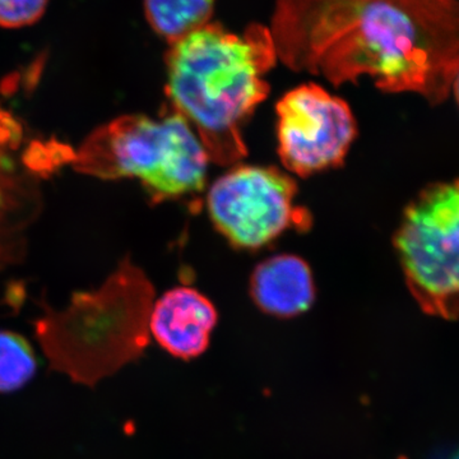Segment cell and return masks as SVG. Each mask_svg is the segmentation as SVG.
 Masks as SVG:
<instances>
[{"label":"cell","mask_w":459,"mask_h":459,"mask_svg":"<svg viewBox=\"0 0 459 459\" xmlns=\"http://www.w3.org/2000/svg\"><path fill=\"white\" fill-rule=\"evenodd\" d=\"M277 59L334 86L373 78L431 104L457 95V0H276Z\"/></svg>","instance_id":"1"},{"label":"cell","mask_w":459,"mask_h":459,"mask_svg":"<svg viewBox=\"0 0 459 459\" xmlns=\"http://www.w3.org/2000/svg\"><path fill=\"white\" fill-rule=\"evenodd\" d=\"M277 60L270 27L259 23L241 33L207 23L171 44L168 95L210 161L231 165L247 156L243 126L270 95L265 75Z\"/></svg>","instance_id":"2"},{"label":"cell","mask_w":459,"mask_h":459,"mask_svg":"<svg viewBox=\"0 0 459 459\" xmlns=\"http://www.w3.org/2000/svg\"><path fill=\"white\" fill-rule=\"evenodd\" d=\"M277 117L281 160L299 177L342 164L358 133L347 102L314 83L287 92Z\"/></svg>","instance_id":"6"},{"label":"cell","mask_w":459,"mask_h":459,"mask_svg":"<svg viewBox=\"0 0 459 459\" xmlns=\"http://www.w3.org/2000/svg\"><path fill=\"white\" fill-rule=\"evenodd\" d=\"M458 184H434L407 207L395 247L411 294L421 309L458 316Z\"/></svg>","instance_id":"4"},{"label":"cell","mask_w":459,"mask_h":459,"mask_svg":"<svg viewBox=\"0 0 459 459\" xmlns=\"http://www.w3.org/2000/svg\"><path fill=\"white\" fill-rule=\"evenodd\" d=\"M216 323V307L204 295L177 287L157 301L150 328L157 343L172 356L193 359L207 349Z\"/></svg>","instance_id":"7"},{"label":"cell","mask_w":459,"mask_h":459,"mask_svg":"<svg viewBox=\"0 0 459 459\" xmlns=\"http://www.w3.org/2000/svg\"><path fill=\"white\" fill-rule=\"evenodd\" d=\"M214 0H144V13L157 35L174 44L210 23Z\"/></svg>","instance_id":"9"},{"label":"cell","mask_w":459,"mask_h":459,"mask_svg":"<svg viewBox=\"0 0 459 459\" xmlns=\"http://www.w3.org/2000/svg\"><path fill=\"white\" fill-rule=\"evenodd\" d=\"M296 195L295 181L277 169L238 166L211 186L208 212L232 246L258 249L286 230L310 228L312 216L296 205Z\"/></svg>","instance_id":"5"},{"label":"cell","mask_w":459,"mask_h":459,"mask_svg":"<svg viewBox=\"0 0 459 459\" xmlns=\"http://www.w3.org/2000/svg\"><path fill=\"white\" fill-rule=\"evenodd\" d=\"M250 290L263 312L281 318L307 312L316 299L312 271L296 255L272 256L261 263L253 273Z\"/></svg>","instance_id":"8"},{"label":"cell","mask_w":459,"mask_h":459,"mask_svg":"<svg viewBox=\"0 0 459 459\" xmlns=\"http://www.w3.org/2000/svg\"><path fill=\"white\" fill-rule=\"evenodd\" d=\"M38 368L35 352L25 338L0 332V392H12L29 382Z\"/></svg>","instance_id":"10"},{"label":"cell","mask_w":459,"mask_h":459,"mask_svg":"<svg viewBox=\"0 0 459 459\" xmlns=\"http://www.w3.org/2000/svg\"><path fill=\"white\" fill-rule=\"evenodd\" d=\"M92 143L90 165L101 175L137 178L161 199L204 189L210 157L189 123L175 111L161 119L120 117Z\"/></svg>","instance_id":"3"},{"label":"cell","mask_w":459,"mask_h":459,"mask_svg":"<svg viewBox=\"0 0 459 459\" xmlns=\"http://www.w3.org/2000/svg\"><path fill=\"white\" fill-rule=\"evenodd\" d=\"M49 0H0V26L18 29L40 20Z\"/></svg>","instance_id":"11"}]
</instances>
